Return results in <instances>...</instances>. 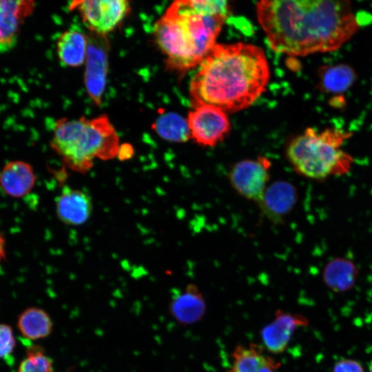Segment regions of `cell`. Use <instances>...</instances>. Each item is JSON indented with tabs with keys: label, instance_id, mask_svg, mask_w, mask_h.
<instances>
[{
	"label": "cell",
	"instance_id": "cell-1",
	"mask_svg": "<svg viewBox=\"0 0 372 372\" xmlns=\"http://www.w3.org/2000/svg\"><path fill=\"white\" fill-rule=\"evenodd\" d=\"M258 21L276 52L334 51L359 30L349 0H259Z\"/></svg>",
	"mask_w": 372,
	"mask_h": 372
},
{
	"label": "cell",
	"instance_id": "cell-2",
	"mask_svg": "<svg viewBox=\"0 0 372 372\" xmlns=\"http://www.w3.org/2000/svg\"><path fill=\"white\" fill-rule=\"evenodd\" d=\"M270 72L263 50L251 44H216L191 80L194 105H211L235 112L250 106L265 90Z\"/></svg>",
	"mask_w": 372,
	"mask_h": 372
},
{
	"label": "cell",
	"instance_id": "cell-3",
	"mask_svg": "<svg viewBox=\"0 0 372 372\" xmlns=\"http://www.w3.org/2000/svg\"><path fill=\"white\" fill-rule=\"evenodd\" d=\"M227 18L197 10L191 0H176L155 24V41L169 70L184 73L198 66Z\"/></svg>",
	"mask_w": 372,
	"mask_h": 372
},
{
	"label": "cell",
	"instance_id": "cell-4",
	"mask_svg": "<svg viewBox=\"0 0 372 372\" xmlns=\"http://www.w3.org/2000/svg\"><path fill=\"white\" fill-rule=\"evenodd\" d=\"M50 146L70 169L83 174L92 167L95 158L110 160L120 149L118 136L106 114L57 120Z\"/></svg>",
	"mask_w": 372,
	"mask_h": 372
},
{
	"label": "cell",
	"instance_id": "cell-5",
	"mask_svg": "<svg viewBox=\"0 0 372 372\" xmlns=\"http://www.w3.org/2000/svg\"><path fill=\"white\" fill-rule=\"evenodd\" d=\"M350 133L334 128L319 132L312 127L292 138L286 156L295 171L307 178L322 180L347 173L352 157L340 149Z\"/></svg>",
	"mask_w": 372,
	"mask_h": 372
},
{
	"label": "cell",
	"instance_id": "cell-6",
	"mask_svg": "<svg viewBox=\"0 0 372 372\" xmlns=\"http://www.w3.org/2000/svg\"><path fill=\"white\" fill-rule=\"evenodd\" d=\"M70 10H77L91 32L106 35L123 19L128 0H72Z\"/></svg>",
	"mask_w": 372,
	"mask_h": 372
},
{
	"label": "cell",
	"instance_id": "cell-7",
	"mask_svg": "<svg viewBox=\"0 0 372 372\" xmlns=\"http://www.w3.org/2000/svg\"><path fill=\"white\" fill-rule=\"evenodd\" d=\"M190 136L197 143L212 147L221 141L230 129L226 112L211 105H200L187 118Z\"/></svg>",
	"mask_w": 372,
	"mask_h": 372
},
{
	"label": "cell",
	"instance_id": "cell-8",
	"mask_svg": "<svg viewBox=\"0 0 372 372\" xmlns=\"http://www.w3.org/2000/svg\"><path fill=\"white\" fill-rule=\"evenodd\" d=\"M84 81L86 91L97 105L101 103L108 68V41L104 34L91 32L87 37Z\"/></svg>",
	"mask_w": 372,
	"mask_h": 372
},
{
	"label": "cell",
	"instance_id": "cell-9",
	"mask_svg": "<svg viewBox=\"0 0 372 372\" xmlns=\"http://www.w3.org/2000/svg\"><path fill=\"white\" fill-rule=\"evenodd\" d=\"M269 167L265 157L238 162L229 171L230 184L239 195L258 203L267 187Z\"/></svg>",
	"mask_w": 372,
	"mask_h": 372
},
{
	"label": "cell",
	"instance_id": "cell-10",
	"mask_svg": "<svg viewBox=\"0 0 372 372\" xmlns=\"http://www.w3.org/2000/svg\"><path fill=\"white\" fill-rule=\"evenodd\" d=\"M34 7V0H0V54L16 46L21 26Z\"/></svg>",
	"mask_w": 372,
	"mask_h": 372
},
{
	"label": "cell",
	"instance_id": "cell-11",
	"mask_svg": "<svg viewBox=\"0 0 372 372\" xmlns=\"http://www.w3.org/2000/svg\"><path fill=\"white\" fill-rule=\"evenodd\" d=\"M298 199L293 185L285 180H277L267 186L258 204L263 216L275 224L283 223L294 207Z\"/></svg>",
	"mask_w": 372,
	"mask_h": 372
},
{
	"label": "cell",
	"instance_id": "cell-12",
	"mask_svg": "<svg viewBox=\"0 0 372 372\" xmlns=\"http://www.w3.org/2000/svg\"><path fill=\"white\" fill-rule=\"evenodd\" d=\"M307 323V320L302 316L276 311L273 320L261 332L265 347L273 353L283 352L295 330Z\"/></svg>",
	"mask_w": 372,
	"mask_h": 372
},
{
	"label": "cell",
	"instance_id": "cell-13",
	"mask_svg": "<svg viewBox=\"0 0 372 372\" xmlns=\"http://www.w3.org/2000/svg\"><path fill=\"white\" fill-rule=\"evenodd\" d=\"M37 177L31 164L14 160L6 163L0 170V188L14 198L28 195L35 185Z\"/></svg>",
	"mask_w": 372,
	"mask_h": 372
},
{
	"label": "cell",
	"instance_id": "cell-14",
	"mask_svg": "<svg viewBox=\"0 0 372 372\" xmlns=\"http://www.w3.org/2000/svg\"><path fill=\"white\" fill-rule=\"evenodd\" d=\"M92 211L90 197L85 192L65 187L56 200V212L60 220L69 225H81Z\"/></svg>",
	"mask_w": 372,
	"mask_h": 372
},
{
	"label": "cell",
	"instance_id": "cell-15",
	"mask_svg": "<svg viewBox=\"0 0 372 372\" xmlns=\"http://www.w3.org/2000/svg\"><path fill=\"white\" fill-rule=\"evenodd\" d=\"M280 364L255 344H239L231 353L228 372H277Z\"/></svg>",
	"mask_w": 372,
	"mask_h": 372
},
{
	"label": "cell",
	"instance_id": "cell-16",
	"mask_svg": "<svg viewBox=\"0 0 372 372\" xmlns=\"http://www.w3.org/2000/svg\"><path fill=\"white\" fill-rule=\"evenodd\" d=\"M204 298L196 285H188L184 292L174 297L169 304L172 316L179 322L187 324L199 320L205 312Z\"/></svg>",
	"mask_w": 372,
	"mask_h": 372
},
{
	"label": "cell",
	"instance_id": "cell-17",
	"mask_svg": "<svg viewBox=\"0 0 372 372\" xmlns=\"http://www.w3.org/2000/svg\"><path fill=\"white\" fill-rule=\"evenodd\" d=\"M358 276L355 265L343 258H336L329 261L322 273L325 285L335 292H344L351 289Z\"/></svg>",
	"mask_w": 372,
	"mask_h": 372
},
{
	"label": "cell",
	"instance_id": "cell-18",
	"mask_svg": "<svg viewBox=\"0 0 372 372\" xmlns=\"http://www.w3.org/2000/svg\"><path fill=\"white\" fill-rule=\"evenodd\" d=\"M56 48L62 63L70 67L80 66L86 59L87 37L79 30L65 31L59 38Z\"/></svg>",
	"mask_w": 372,
	"mask_h": 372
},
{
	"label": "cell",
	"instance_id": "cell-19",
	"mask_svg": "<svg viewBox=\"0 0 372 372\" xmlns=\"http://www.w3.org/2000/svg\"><path fill=\"white\" fill-rule=\"evenodd\" d=\"M318 87L326 93H341L347 90L354 83L356 73L347 64L324 65L318 70Z\"/></svg>",
	"mask_w": 372,
	"mask_h": 372
},
{
	"label": "cell",
	"instance_id": "cell-20",
	"mask_svg": "<svg viewBox=\"0 0 372 372\" xmlns=\"http://www.w3.org/2000/svg\"><path fill=\"white\" fill-rule=\"evenodd\" d=\"M17 327L25 338L37 340L44 338L51 333L52 322L43 309L29 307L19 315Z\"/></svg>",
	"mask_w": 372,
	"mask_h": 372
},
{
	"label": "cell",
	"instance_id": "cell-21",
	"mask_svg": "<svg viewBox=\"0 0 372 372\" xmlns=\"http://www.w3.org/2000/svg\"><path fill=\"white\" fill-rule=\"evenodd\" d=\"M152 128L163 139L172 142H185L190 136L187 119L177 113L166 112L158 116Z\"/></svg>",
	"mask_w": 372,
	"mask_h": 372
},
{
	"label": "cell",
	"instance_id": "cell-22",
	"mask_svg": "<svg viewBox=\"0 0 372 372\" xmlns=\"http://www.w3.org/2000/svg\"><path fill=\"white\" fill-rule=\"evenodd\" d=\"M18 372H53L52 361L43 349L35 345L27 351V357L19 364Z\"/></svg>",
	"mask_w": 372,
	"mask_h": 372
},
{
	"label": "cell",
	"instance_id": "cell-23",
	"mask_svg": "<svg viewBox=\"0 0 372 372\" xmlns=\"http://www.w3.org/2000/svg\"><path fill=\"white\" fill-rule=\"evenodd\" d=\"M194 8L204 14L227 17L231 0H191Z\"/></svg>",
	"mask_w": 372,
	"mask_h": 372
},
{
	"label": "cell",
	"instance_id": "cell-24",
	"mask_svg": "<svg viewBox=\"0 0 372 372\" xmlns=\"http://www.w3.org/2000/svg\"><path fill=\"white\" fill-rule=\"evenodd\" d=\"M15 347V339L12 327L0 323V359L7 358Z\"/></svg>",
	"mask_w": 372,
	"mask_h": 372
},
{
	"label": "cell",
	"instance_id": "cell-25",
	"mask_svg": "<svg viewBox=\"0 0 372 372\" xmlns=\"http://www.w3.org/2000/svg\"><path fill=\"white\" fill-rule=\"evenodd\" d=\"M332 372H364L361 364L353 360H340L333 366Z\"/></svg>",
	"mask_w": 372,
	"mask_h": 372
},
{
	"label": "cell",
	"instance_id": "cell-26",
	"mask_svg": "<svg viewBox=\"0 0 372 372\" xmlns=\"http://www.w3.org/2000/svg\"><path fill=\"white\" fill-rule=\"evenodd\" d=\"M6 260V240L4 234L0 231V264Z\"/></svg>",
	"mask_w": 372,
	"mask_h": 372
},
{
	"label": "cell",
	"instance_id": "cell-27",
	"mask_svg": "<svg viewBox=\"0 0 372 372\" xmlns=\"http://www.w3.org/2000/svg\"><path fill=\"white\" fill-rule=\"evenodd\" d=\"M369 372H372V363H371V364L370 366H369Z\"/></svg>",
	"mask_w": 372,
	"mask_h": 372
}]
</instances>
